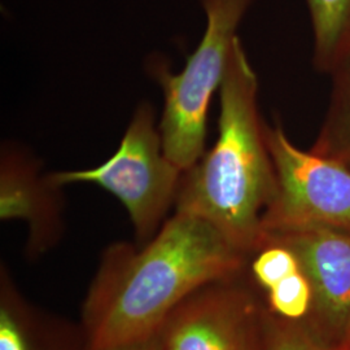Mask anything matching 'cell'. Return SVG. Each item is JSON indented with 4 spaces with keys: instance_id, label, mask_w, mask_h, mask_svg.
<instances>
[{
    "instance_id": "obj_1",
    "label": "cell",
    "mask_w": 350,
    "mask_h": 350,
    "mask_svg": "<svg viewBox=\"0 0 350 350\" xmlns=\"http://www.w3.org/2000/svg\"><path fill=\"white\" fill-rule=\"evenodd\" d=\"M245 257L208 221L176 213L143 247H108L82 310L88 350L156 338L175 309L211 283L232 279Z\"/></svg>"
},
{
    "instance_id": "obj_2",
    "label": "cell",
    "mask_w": 350,
    "mask_h": 350,
    "mask_svg": "<svg viewBox=\"0 0 350 350\" xmlns=\"http://www.w3.org/2000/svg\"><path fill=\"white\" fill-rule=\"evenodd\" d=\"M257 92V75L237 37L221 85L219 135L183 173L175 201V212L208 221L247 256L263 245V214L276 189Z\"/></svg>"
},
{
    "instance_id": "obj_3",
    "label": "cell",
    "mask_w": 350,
    "mask_h": 350,
    "mask_svg": "<svg viewBox=\"0 0 350 350\" xmlns=\"http://www.w3.org/2000/svg\"><path fill=\"white\" fill-rule=\"evenodd\" d=\"M206 30L179 75L157 70L165 109L160 135L166 157L187 172L202 156L209 103L221 88L239 24L252 0H201Z\"/></svg>"
},
{
    "instance_id": "obj_4",
    "label": "cell",
    "mask_w": 350,
    "mask_h": 350,
    "mask_svg": "<svg viewBox=\"0 0 350 350\" xmlns=\"http://www.w3.org/2000/svg\"><path fill=\"white\" fill-rule=\"evenodd\" d=\"M183 173L163 152L153 109L142 105L109 160L88 170L55 173L47 180L56 188L94 183L107 189L125 205L139 243L146 244L176 201Z\"/></svg>"
},
{
    "instance_id": "obj_5",
    "label": "cell",
    "mask_w": 350,
    "mask_h": 350,
    "mask_svg": "<svg viewBox=\"0 0 350 350\" xmlns=\"http://www.w3.org/2000/svg\"><path fill=\"white\" fill-rule=\"evenodd\" d=\"M265 130L276 174L275 195L263 214L265 238L310 230L350 234L349 170L295 147L279 124Z\"/></svg>"
},
{
    "instance_id": "obj_6",
    "label": "cell",
    "mask_w": 350,
    "mask_h": 350,
    "mask_svg": "<svg viewBox=\"0 0 350 350\" xmlns=\"http://www.w3.org/2000/svg\"><path fill=\"white\" fill-rule=\"evenodd\" d=\"M219 280L183 301L157 335L163 350H265V314L253 295Z\"/></svg>"
},
{
    "instance_id": "obj_7",
    "label": "cell",
    "mask_w": 350,
    "mask_h": 350,
    "mask_svg": "<svg viewBox=\"0 0 350 350\" xmlns=\"http://www.w3.org/2000/svg\"><path fill=\"white\" fill-rule=\"evenodd\" d=\"M269 241L296 254L313 287V309L336 328L340 338L350 323V234L310 230L270 235L265 238Z\"/></svg>"
},
{
    "instance_id": "obj_8",
    "label": "cell",
    "mask_w": 350,
    "mask_h": 350,
    "mask_svg": "<svg viewBox=\"0 0 350 350\" xmlns=\"http://www.w3.org/2000/svg\"><path fill=\"white\" fill-rule=\"evenodd\" d=\"M0 350H88L85 331L38 309L14 284L8 270L0 274Z\"/></svg>"
},
{
    "instance_id": "obj_9",
    "label": "cell",
    "mask_w": 350,
    "mask_h": 350,
    "mask_svg": "<svg viewBox=\"0 0 350 350\" xmlns=\"http://www.w3.org/2000/svg\"><path fill=\"white\" fill-rule=\"evenodd\" d=\"M57 188L47 180H39L26 165L13 161L1 169V219H23L29 226L27 252L39 257L57 241L62 232L60 201Z\"/></svg>"
},
{
    "instance_id": "obj_10",
    "label": "cell",
    "mask_w": 350,
    "mask_h": 350,
    "mask_svg": "<svg viewBox=\"0 0 350 350\" xmlns=\"http://www.w3.org/2000/svg\"><path fill=\"white\" fill-rule=\"evenodd\" d=\"M332 75V92L323 126L310 152L340 163L350 172V47L338 59Z\"/></svg>"
},
{
    "instance_id": "obj_11",
    "label": "cell",
    "mask_w": 350,
    "mask_h": 350,
    "mask_svg": "<svg viewBox=\"0 0 350 350\" xmlns=\"http://www.w3.org/2000/svg\"><path fill=\"white\" fill-rule=\"evenodd\" d=\"M314 30V64L329 73L350 47V0H306Z\"/></svg>"
},
{
    "instance_id": "obj_12",
    "label": "cell",
    "mask_w": 350,
    "mask_h": 350,
    "mask_svg": "<svg viewBox=\"0 0 350 350\" xmlns=\"http://www.w3.org/2000/svg\"><path fill=\"white\" fill-rule=\"evenodd\" d=\"M313 302V287L302 269L267 291V312L291 322L306 318Z\"/></svg>"
},
{
    "instance_id": "obj_13",
    "label": "cell",
    "mask_w": 350,
    "mask_h": 350,
    "mask_svg": "<svg viewBox=\"0 0 350 350\" xmlns=\"http://www.w3.org/2000/svg\"><path fill=\"white\" fill-rule=\"evenodd\" d=\"M301 263L296 254L286 245L265 243L254 253L250 270L256 283L266 292L275 287L279 282L300 271Z\"/></svg>"
},
{
    "instance_id": "obj_14",
    "label": "cell",
    "mask_w": 350,
    "mask_h": 350,
    "mask_svg": "<svg viewBox=\"0 0 350 350\" xmlns=\"http://www.w3.org/2000/svg\"><path fill=\"white\" fill-rule=\"evenodd\" d=\"M265 350H325L300 322H291L266 310Z\"/></svg>"
},
{
    "instance_id": "obj_15",
    "label": "cell",
    "mask_w": 350,
    "mask_h": 350,
    "mask_svg": "<svg viewBox=\"0 0 350 350\" xmlns=\"http://www.w3.org/2000/svg\"><path fill=\"white\" fill-rule=\"evenodd\" d=\"M325 350H350V323L347 325L341 336L336 340V342Z\"/></svg>"
},
{
    "instance_id": "obj_16",
    "label": "cell",
    "mask_w": 350,
    "mask_h": 350,
    "mask_svg": "<svg viewBox=\"0 0 350 350\" xmlns=\"http://www.w3.org/2000/svg\"><path fill=\"white\" fill-rule=\"evenodd\" d=\"M116 350H163L160 347V342L157 340V336L148 341L140 342V344H135V345H130V347H125V348H120Z\"/></svg>"
}]
</instances>
